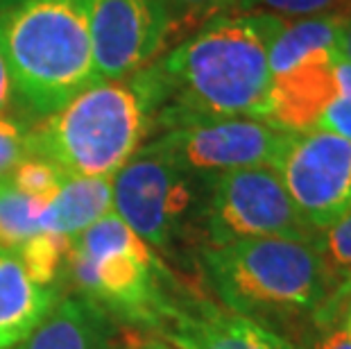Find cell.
Wrapping results in <instances>:
<instances>
[{"label": "cell", "instance_id": "4316f807", "mask_svg": "<svg viewBox=\"0 0 351 349\" xmlns=\"http://www.w3.org/2000/svg\"><path fill=\"white\" fill-rule=\"evenodd\" d=\"M340 55L351 62V10L342 19V29H340Z\"/></svg>", "mask_w": 351, "mask_h": 349}, {"label": "cell", "instance_id": "52a82bcc", "mask_svg": "<svg viewBox=\"0 0 351 349\" xmlns=\"http://www.w3.org/2000/svg\"><path fill=\"white\" fill-rule=\"evenodd\" d=\"M202 225L206 248L267 236L311 241L308 227L272 166L231 170L208 180Z\"/></svg>", "mask_w": 351, "mask_h": 349}, {"label": "cell", "instance_id": "30bf717a", "mask_svg": "<svg viewBox=\"0 0 351 349\" xmlns=\"http://www.w3.org/2000/svg\"><path fill=\"white\" fill-rule=\"evenodd\" d=\"M173 29L163 0H88L95 82L136 75L161 57Z\"/></svg>", "mask_w": 351, "mask_h": 349}, {"label": "cell", "instance_id": "d4e9b609", "mask_svg": "<svg viewBox=\"0 0 351 349\" xmlns=\"http://www.w3.org/2000/svg\"><path fill=\"white\" fill-rule=\"evenodd\" d=\"M168 10L173 12V19L177 16H202L211 21L220 14L234 12L236 0H163Z\"/></svg>", "mask_w": 351, "mask_h": 349}, {"label": "cell", "instance_id": "f1b7e54d", "mask_svg": "<svg viewBox=\"0 0 351 349\" xmlns=\"http://www.w3.org/2000/svg\"><path fill=\"white\" fill-rule=\"evenodd\" d=\"M123 349H134V347H123Z\"/></svg>", "mask_w": 351, "mask_h": 349}, {"label": "cell", "instance_id": "7a4b0ae2", "mask_svg": "<svg viewBox=\"0 0 351 349\" xmlns=\"http://www.w3.org/2000/svg\"><path fill=\"white\" fill-rule=\"evenodd\" d=\"M0 53L19 105L55 114L95 84L88 0H23L0 12Z\"/></svg>", "mask_w": 351, "mask_h": 349}, {"label": "cell", "instance_id": "8992f818", "mask_svg": "<svg viewBox=\"0 0 351 349\" xmlns=\"http://www.w3.org/2000/svg\"><path fill=\"white\" fill-rule=\"evenodd\" d=\"M206 180L175 166L152 143H143L134 157L111 177L114 213L138 239L161 254L184 236L193 218H202Z\"/></svg>", "mask_w": 351, "mask_h": 349}, {"label": "cell", "instance_id": "e0dca14e", "mask_svg": "<svg viewBox=\"0 0 351 349\" xmlns=\"http://www.w3.org/2000/svg\"><path fill=\"white\" fill-rule=\"evenodd\" d=\"M308 349H351V274L333 284L308 313Z\"/></svg>", "mask_w": 351, "mask_h": 349}, {"label": "cell", "instance_id": "83f0119b", "mask_svg": "<svg viewBox=\"0 0 351 349\" xmlns=\"http://www.w3.org/2000/svg\"><path fill=\"white\" fill-rule=\"evenodd\" d=\"M19 3H23V0H0V12L10 10V7H14V5H19Z\"/></svg>", "mask_w": 351, "mask_h": 349}, {"label": "cell", "instance_id": "603a6c76", "mask_svg": "<svg viewBox=\"0 0 351 349\" xmlns=\"http://www.w3.org/2000/svg\"><path fill=\"white\" fill-rule=\"evenodd\" d=\"M315 130L351 141V62L342 55L335 62V95L324 107Z\"/></svg>", "mask_w": 351, "mask_h": 349}, {"label": "cell", "instance_id": "5bb4252c", "mask_svg": "<svg viewBox=\"0 0 351 349\" xmlns=\"http://www.w3.org/2000/svg\"><path fill=\"white\" fill-rule=\"evenodd\" d=\"M109 317L77 297H64L52 306L41 324L10 349H107Z\"/></svg>", "mask_w": 351, "mask_h": 349}, {"label": "cell", "instance_id": "3957f363", "mask_svg": "<svg viewBox=\"0 0 351 349\" xmlns=\"http://www.w3.org/2000/svg\"><path fill=\"white\" fill-rule=\"evenodd\" d=\"M202 268L222 306L265 326L308 315L338 281L308 241L286 236L204 248Z\"/></svg>", "mask_w": 351, "mask_h": 349}, {"label": "cell", "instance_id": "5b68a950", "mask_svg": "<svg viewBox=\"0 0 351 349\" xmlns=\"http://www.w3.org/2000/svg\"><path fill=\"white\" fill-rule=\"evenodd\" d=\"M66 268L84 300L141 329L166 317L179 297L161 256L114 211L73 239Z\"/></svg>", "mask_w": 351, "mask_h": 349}, {"label": "cell", "instance_id": "ffe728a7", "mask_svg": "<svg viewBox=\"0 0 351 349\" xmlns=\"http://www.w3.org/2000/svg\"><path fill=\"white\" fill-rule=\"evenodd\" d=\"M308 243L324 258L326 268L335 279L351 274V211L331 227L313 232Z\"/></svg>", "mask_w": 351, "mask_h": 349}, {"label": "cell", "instance_id": "d6986e66", "mask_svg": "<svg viewBox=\"0 0 351 349\" xmlns=\"http://www.w3.org/2000/svg\"><path fill=\"white\" fill-rule=\"evenodd\" d=\"M73 239L41 232L16 248L27 274L41 286H55L59 270L69 263Z\"/></svg>", "mask_w": 351, "mask_h": 349}, {"label": "cell", "instance_id": "cb8c5ba5", "mask_svg": "<svg viewBox=\"0 0 351 349\" xmlns=\"http://www.w3.org/2000/svg\"><path fill=\"white\" fill-rule=\"evenodd\" d=\"M27 130L14 118H0V180L19 166L27 152Z\"/></svg>", "mask_w": 351, "mask_h": 349}, {"label": "cell", "instance_id": "7c38bea8", "mask_svg": "<svg viewBox=\"0 0 351 349\" xmlns=\"http://www.w3.org/2000/svg\"><path fill=\"white\" fill-rule=\"evenodd\" d=\"M338 55L308 59L286 75L272 80L267 123L283 132H308L317 128L324 107L335 95Z\"/></svg>", "mask_w": 351, "mask_h": 349}, {"label": "cell", "instance_id": "44dd1931", "mask_svg": "<svg viewBox=\"0 0 351 349\" xmlns=\"http://www.w3.org/2000/svg\"><path fill=\"white\" fill-rule=\"evenodd\" d=\"M7 177H10L14 186L19 191H23L25 195L48 202V200L57 195V191L62 189V184L66 182L69 175L62 173L55 163H50L46 159L25 157Z\"/></svg>", "mask_w": 351, "mask_h": 349}, {"label": "cell", "instance_id": "ac0fdd59", "mask_svg": "<svg viewBox=\"0 0 351 349\" xmlns=\"http://www.w3.org/2000/svg\"><path fill=\"white\" fill-rule=\"evenodd\" d=\"M46 202L25 195L10 177L0 180V248L16 250L41 234V213Z\"/></svg>", "mask_w": 351, "mask_h": 349}, {"label": "cell", "instance_id": "2e32d148", "mask_svg": "<svg viewBox=\"0 0 351 349\" xmlns=\"http://www.w3.org/2000/svg\"><path fill=\"white\" fill-rule=\"evenodd\" d=\"M347 12L319 14L283 21L279 34L270 46V73L272 80L286 75L295 66L308 59L338 55L340 53V29Z\"/></svg>", "mask_w": 351, "mask_h": 349}, {"label": "cell", "instance_id": "6da1fadb", "mask_svg": "<svg viewBox=\"0 0 351 349\" xmlns=\"http://www.w3.org/2000/svg\"><path fill=\"white\" fill-rule=\"evenodd\" d=\"M283 19L263 12L220 14L138 71L150 134L189 123L254 118L267 123L270 46Z\"/></svg>", "mask_w": 351, "mask_h": 349}, {"label": "cell", "instance_id": "277c9868", "mask_svg": "<svg viewBox=\"0 0 351 349\" xmlns=\"http://www.w3.org/2000/svg\"><path fill=\"white\" fill-rule=\"evenodd\" d=\"M147 134L150 116L136 80L95 82L27 130V152L69 177H114Z\"/></svg>", "mask_w": 351, "mask_h": 349}, {"label": "cell", "instance_id": "9a60e30c", "mask_svg": "<svg viewBox=\"0 0 351 349\" xmlns=\"http://www.w3.org/2000/svg\"><path fill=\"white\" fill-rule=\"evenodd\" d=\"M109 211H114L111 177H66L43 206L41 232L75 239Z\"/></svg>", "mask_w": 351, "mask_h": 349}, {"label": "cell", "instance_id": "484cf974", "mask_svg": "<svg viewBox=\"0 0 351 349\" xmlns=\"http://www.w3.org/2000/svg\"><path fill=\"white\" fill-rule=\"evenodd\" d=\"M14 100H16L14 82L10 75V69H7L5 57H3V53H0V118H7V114L12 111Z\"/></svg>", "mask_w": 351, "mask_h": 349}, {"label": "cell", "instance_id": "4fadbf2b", "mask_svg": "<svg viewBox=\"0 0 351 349\" xmlns=\"http://www.w3.org/2000/svg\"><path fill=\"white\" fill-rule=\"evenodd\" d=\"M57 302V286L36 284L19 252L0 248V349L27 338Z\"/></svg>", "mask_w": 351, "mask_h": 349}, {"label": "cell", "instance_id": "9c48e42d", "mask_svg": "<svg viewBox=\"0 0 351 349\" xmlns=\"http://www.w3.org/2000/svg\"><path fill=\"white\" fill-rule=\"evenodd\" d=\"M288 134L254 118H220L161 132L147 143L189 175L208 182L231 170L274 168Z\"/></svg>", "mask_w": 351, "mask_h": 349}, {"label": "cell", "instance_id": "7402d4cb", "mask_svg": "<svg viewBox=\"0 0 351 349\" xmlns=\"http://www.w3.org/2000/svg\"><path fill=\"white\" fill-rule=\"evenodd\" d=\"M347 5H351V0H236L234 12H263L279 16L283 21H293L306 16H319V14L349 12Z\"/></svg>", "mask_w": 351, "mask_h": 349}, {"label": "cell", "instance_id": "ba28073f", "mask_svg": "<svg viewBox=\"0 0 351 349\" xmlns=\"http://www.w3.org/2000/svg\"><path fill=\"white\" fill-rule=\"evenodd\" d=\"M274 170L311 234L351 211V141L324 130L290 132Z\"/></svg>", "mask_w": 351, "mask_h": 349}, {"label": "cell", "instance_id": "8fae6325", "mask_svg": "<svg viewBox=\"0 0 351 349\" xmlns=\"http://www.w3.org/2000/svg\"><path fill=\"white\" fill-rule=\"evenodd\" d=\"M134 349H295L270 326L231 313L204 297H177L166 317Z\"/></svg>", "mask_w": 351, "mask_h": 349}]
</instances>
